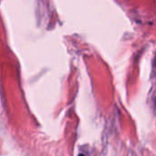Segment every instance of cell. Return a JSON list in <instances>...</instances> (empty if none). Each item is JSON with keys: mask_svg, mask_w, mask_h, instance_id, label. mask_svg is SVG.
<instances>
[{"mask_svg": "<svg viewBox=\"0 0 156 156\" xmlns=\"http://www.w3.org/2000/svg\"><path fill=\"white\" fill-rule=\"evenodd\" d=\"M79 156H84V155H83V154H80V155H79Z\"/></svg>", "mask_w": 156, "mask_h": 156, "instance_id": "cell-1", "label": "cell"}, {"mask_svg": "<svg viewBox=\"0 0 156 156\" xmlns=\"http://www.w3.org/2000/svg\"><path fill=\"white\" fill-rule=\"evenodd\" d=\"M154 102H155V105H156V97H155V101H154Z\"/></svg>", "mask_w": 156, "mask_h": 156, "instance_id": "cell-2", "label": "cell"}]
</instances>
